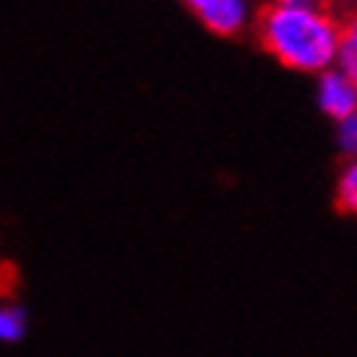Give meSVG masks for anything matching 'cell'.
<instances>
[{
	"instance_id": "obj_6",
	"label": "cell",
	"mask_w": 357,
	"mask_h": 357,
	"mask_svg": "<svg viewBox=\"0 0 357 357\" xmlns=\"http://www.w3.org/2000/svg\"><path fill=\"white\" fill-rule=\"evenodd\" d=\"M339 149H342V160L357 158V115L339 121Z\"/></svg>"
},
{
	"instance_id": "obj_3",
	"label": "cell",
	"mask_w": 357,
	"mask_h": 357,
	"mask_svg": "<svg viewBox=\"0 0 357 357\" xmlns=\"http://www.w3.org/2000/svg\"><path fill=\"white\" fill-rule=\"evenodd\" d=\"M318 103L330 119H336V121L351 119V115H357V85L339 67H330L321 73Z\"/></svg>"
},
{
	"instance_id": "obj_7",
	"label": "cell",
	"mask_w": 357,
	"mask_h": 357,
	"mask_svg": "<svg viewBox=\"0 0 357 357\" xmlns=\"http://www.w3.org/2000/svg\"><path fill=\"white\" fill-rule=\"evenodd\" d=\"M348 3H357V0H348Z\"/></svg>"
},
{
	"instance_id": "obj_5",
	"label": "cell",
	"mask_w": 357,
	"mask_h": 357,
	"mask_svg": "<svg viewBox=\"0 0 357 357\" xmlns=\"http://www.w3.org/2000/svg\"><path fill=\"white\" fill-rule=\"evenodd\" d=\"M28 333V312L15 303H0V342L15 345Z\"/></svg>"
},
{
	"instance_id": "obj_2",
	"label": "cell",
	"mask_w": 357,
	"mask_h": 357,
	"mask_svg": "<svg viewBox=\"0 0 357 357\" xmlns=\"http://www.w3.org/2000/svg\"><path fill=\"white\" fill-rule=\"evenodd\" d=\"M197 15L200 24L218 37H236L248 22L245 0H182Z\"/></svg>"
},
{
	"instance_id": "obj_1",
	"label": "cell",
	"mask_w": 357,
	"mask_h": 357,
	"mask_svg": "<svg viewBox=\"0 0 357 357\" xmlns=\"http://www.w3.org/2000/svg\"><path fill=\"white\" fill-rule=\"evenodd\" d=\"M257 43L282 67L324 73L339 58V19L330 0L318 6H288L270 0L257 13Z\"/></svg>"
},
{
	"instance_id": "obj_4",
	"label": "cell",
	"mask_w": 357,
	"mask_h": 357,
	"mask_svg": "<svg viewBox=\"0 0 357 357\" xmlns=\"http://www.w3.org/2000/svg\"><path fill=\"white\" fill-rule=\"evenodd\" d=\"M333 209L339 215H357V158L342 160V169H339L336 178Z\"/></svg>"
}]
</instances>
